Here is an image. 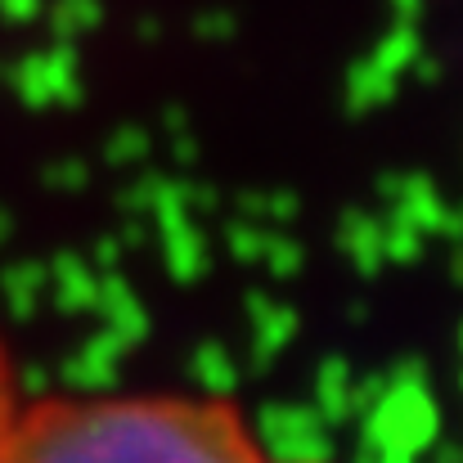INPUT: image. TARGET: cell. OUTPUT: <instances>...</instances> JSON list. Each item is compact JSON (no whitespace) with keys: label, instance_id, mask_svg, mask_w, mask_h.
Returning <instances> with one entry per match:
<instances>
[{"label":"cell","instance_id":"cell-2","mask_svg":"<svg viewBox=\"0 0 463 463\" xmlns=\"http://www.w3.org/2000/svg\"><path fill=\"white\" fill-rule=\"evenodd\" d=\"M23 410H27V401L18 392V369H14L9 346L0 342V463H9V455H14V437H18Z\"/></svg>","mask_w":463,"mask_h":463},{"label":"cell","instance_id":"cell-1","mask_svg":"<svg viewBox=\"0 0 463 463\" xmlns=\"http://www.w3.org/2000/svg\"><path fill=\"white\" fill-rule=\"evenodd\" d=\"M9 463H310L257 437L230 396L90 392L27 401Z\"/></svg>","mask_w":463,"mask_h":463}]
</instances>
